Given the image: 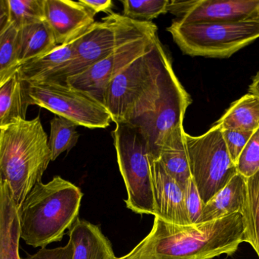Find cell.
Here are the masks:
<instances>
[{"label":"cell","mask_w":259,"mask_h":259,"mask_svg":"<svg viewBox=\"0 0 259 259\" xmlns=\"http://www.w3.org/2000/svg\"><path fill=\"white\" fill-rule=\"evenodd\" d=\"M243 243L241 213L187 226L155 217L150 233L129 253L117 259H214L232 256Z\"/></svg>","instance_id":"cell-1"},{"label":"cell","mask_w":259,"mask_h":259,"mask_svg":"<svg viewBox=\"0 0 259 259\" xmlns=\"http://www.w3.org/2000/svg\"><path fill=\"white\" fill-rule=\"evenodd\" d=\"M83 193L59 176L38 182L19 208L21 239L33 247L60 242L78 218Z\"/></svg>","instance_id":"cell-2"},{"label":"cell","mask_w":259,"mask_h":259,"mask_svg":"<svg viewBox=\"0 0 259 259\" xmlns=\"http://www.w3.org/2000/svg\"><path fill=\"white\" fill-rule=\"evenodd\" d=\"M48 142L39 117L0 130V179L9 184L19 208L52 161Z\"/></svg>","instance_id":"cell-3"},{"label":"cell","mask_w":259,"mask_h":259,"mask_svg":"<svg viewBox=\"0 0 259 259\" xmlns=\"http://www.w3.org/2000/svg\"><path fill=\"white\" fill-rule=\"evenodd\" d=\"M170 59L159 39L129 64L109 84L103 105L117 123H128L155 106L161 95L166 64Z\"/></svg>","instance_id":"cell-4"},{"label":"cell","mask_w":259,"mask_h":259,"mask_svg":"<svg viewBox=\"0 0 259 259\" xmlns=\"http://www.w3.org/2000/svg\"><path fill=\"white\" fill-rule=\"evenodd\" d=\"M158 34L153 22H140L120 14L108 15L74 41L71 63L53 82L65 83L67 79L88 69L128 43Z\"/></svg>","instance_id":"cell-5"},{"label":"cell","mask_w":259,"mask_h":259,"mask_svg":"<svg viewBox=\"0 0 259 259\" xmlns=\"http://www.w3.org/2000/svg\"><path fill=\"white\" fill-rule=\"evenodd\" d=\"M167 32L184 54L228 58L259 38V18L225 23L174 21Z\"/></svg>","instance_id":"cell-6"},{"label":"cell","mask_w":259,"mask_h":259,"mask_svg":"<svg viewBox=\"0 0 259 259\" xmlns=\"http://www.w3.org/2000/svg\"><path fill=\"white\" fill-rule=\"evenodd\" d=\"M112 134L118 167L127 189V199L124 202L127 208L137 214L155 217L152 158L147 142L127 123H117Z\"/></svg>","instance_id":"cell-7"},{"label":"cell","mask_w":259,"mask_h":259,"mask_svg":"<svg viewBox=\"0 0 259 259\" xmlns=\"http://www.w3.org/2000/svg\"><path fill=\"white\" fill-rule=\"evenodd\" d=\"M185 139L190 173L205 205L238 173L237 166L217 125L199 136L186 132Z\"/></svg>","instance_id":"cell-8"},{"label":"cell","mask_w":259,"mask_h":259,"mask_svg":"<svg viewBox=\"0 0 259 259\" xmlns=\"http://www.w3.org/2000/svg\"><path fill=\"white\" fill-rule=\"evenodd\" d=\"M29 105H36L88 129H106L112 116L100 102L66 83L26 81Z\"/></svg>","instance_id":"cell-9"},{"label":"cell","mask_w":259,"mask_h":259,"mask_svg":"<svg viewBox=\"0 0 259 259\" xmlns=\"http://www.w3.org/2000/svg\"><path fill=\"white\" fill-rule=\"evenodd\" d=\"M191 103V96L175 75L170 59L164 69L161 95L154 107L127 123L145 138L152 159H156L160 147L170 132L183 125Z\"/></svg>","instance_id":"cell-10"},{"label":"cell","mask_w":259,"mask_h":259,"mask_svg":"<svg viewBox=\"0 0 259 259\" xmlns=\"http://www.w3.org/2000/svg\"><path fill=\"white\" fill-rule=\"evenodd\" d=\"M158 39V34H155L128 43L83 72L68 78L65 83L89 94L103 105L105 93L110 82L129 64L149 51Z\"/></svg>","instance_id":"cell-11"},{"label":"cell","mask_w":259,"mask_h":259,"mask_svg":"<svg viewBox=\"0 0 259 259\" xmlns=\"http://www.w3.org/2000/svg\"><path fill=\"white\" fill-rule=\"evenodd\" d=\"M95 15L79 1L44 0V19L58 46L80 38L95 23Z\"/></svg>","instance_id":"cell-12"},{"label":"cell","mask_w":259,"mask_h":259,"mask_svg":"<svg viewBox=\"0 0 259 259\" xmlns=\"http://www.w3.org/2000/svg\"><path fill=\"white\" fill-rule=\"evenodd\" d=\"M155 217L177 225H190L184 202V187L158 161L152 159Z\"/></svg>","instance_id":"cell-13"},{"label":"cell","mask_w":259,"mask_h":259,"mask_svg":"<svg viewBox=\"0 0 259 259\" xmlns=\"http://www.w3.org/2000/svg\"><path fill=\"white\" fill-rule=\"evenodd\" d=\"M259 18V0H197L179 20L185 24L225 23Z\"/></svg>","instance_id":"cell-14"},{"label":"cell","mask_w":259,"mask_h":259,"mask_svg":"<svg viewBox=\"0 0 259 259\" xmlns=\"http://www.w3.org/2000/svg\"><path fill=\"white\" fill-rule=\"evenodd\" d=\"M19 208L7 181L0 179V259H21Z\"/></svg>","instance_id":"cell-15"},{"label":"cell","mask_w":259,"mask_h":259,"mask_svg":"<svg viewBox=\"0 0 259 259\" xmlns=\"http://www.w3.org/2000/svg\"><path fill=\"white\" fill-rule=\"evenodd\" d=\"M72 259H117L112 244L97 225L77 218L70 229Z\"/></svg>","instance_id":"cell-16"},{"label":"cell","mask_w":259,"mask_h":259,"mask_svg":"<svg viewBox=\"0 0 259 259\" xmlns=\"http://www.w3.org/2000/svg\"><path fill=\"white\" fill-rule=\"evenodd\" d=\"M19 67L0 79V130L9 127L18 120H26L30 105Z\"/></svg>","instance_id":"cell-17"},{"label":"cell","mask_w":259,"mask_h":259,"mask_svg":"<svg viewBox=\"0 0 259 259\" xmlns=\"http://www.w3.org/2000/svg\"><path fill=\"white\" fill-rule=\"evenodd\" d=\"M184 125L175 128L160 147L155 161L183 187L191 177Z\"/></svg>","instance_id":"cell-18"},{"label":"cell","mask_w":259,"mask_h":259,"mask_svg":"<svg viewBox=\"0 0 259 259\" xmlns=\"http://www.w3.org/2000/svg\"><path fill=\"white\" fill-rule=\"evenodd\" d=\"M245 187L246 178L237 173L222 190L204 205L199 223L241 213L244 202Z\"/></svg>","instance_id":"cell-19"},{"label":"cell","mask_w":259,"mask_h":259,"mask_svg":"<svg viewBox=\"0 0 259 259\" xmlns=\"http://www.w3.org/2000/svg\"><path fill=\"white\" fill-rule=\"evenodd\" d=\"M56 47L53 32L45 21L23 27L18 30V64L39 59Z\"/></svg>","instance_id":"cell-20"},{"label":"cell","mask_w":259,"mask_h":259,"mask_svg":"<svg viewBox=\"0 0 259 259\" xmlns=\"http://www.w3.org/2000/svg\"><path fill=\"white\" fill-rule=\"evenodd\" d=\"M214 124L222 130L255 132L259 129V97L252 94L240 97Z\"/></svg>","instance_id":"cell-21"},{"label":"cell","mask_w":259,"mask_h":259,"mask_svg":"<svg viewBox=\"0 0 259 259\" xmlns=\"http://www.w3.org/2000/svg\"><path fill=\"white\" fill-rule=\"evenodd\" d=\"M77 125L63 117L56 116L50 121V136L49 147L51 152L52 161H56L63 152L71 151L78 141Z\"/></svg>","instance_id":"cell-22"},{"label":"cell","mask_w":259,"mask_h":259,"mask_svg":"<svg viewBox=\"0 0 259 259\" xmlns=\"http://www.w3.org/2000/svg\"><path fill=\"white\" fill-rule=\"evenodd\" d=\"M241 214L245 229V243L252 246L259 258V193L246 179Z\"/></svg>","instance_id":"cell-23"},{"label":"cell","mask_w":259,"mask_h":259,"mask_svg":"<svg viewBox=\"0 0 259 259\" xmlns=\"http://www.w3.org/2000/svg\"><path fill=\"white\" fill-rule=\"evenodd\" d=\"M9 22L15 28L45 21L44 0H6Z\"/></svg>","instance_id":"cell-24"},{"label":"cell","mask_w":259,"mask_h":259,"mask_svg":"<svg viewBox=\"0 0 259 259\" xmlns=\"http://www.w3.org/2000/svg\"><path fill=\"white\" fill-rule=\"evenodd\" d=\"M121 3L124 16L140 22H152L159 15L167 13L169 0H124Z\"/></svg>","instance_id":"cell-25"},{"label":"cell","mask_w":259,"mask_h":259,"mask_svg":"<svg viewBox=\"0 0 259 259\" xmlns=\"http://www.w3.org/2000/svg\"><path fill=\"white\" fill-rule=\"evenodd\" d=\"M18 59V30L10 24L0 38V79L21 66Z\"/></svg>","instance_id":"cell-26"},{"label":"cell","mask_w":259,"mask_h":259,"mask_svg":"<svg viewBox=\"0 0 259 259\" xmlns=\"http://www.w3.org/2000/svg\"><path fill=\"white\" fill-rule=\"evenodd\" d=\"M238 173L245 178L252 176L259 169V129L254 132L237 164Z\"/></svg>","instance_id":"cell-27"},{"label":"cell","mask_w":259,"mask_h":259,"mask_svg":"<svg viewBox=\"0 0 259 259\" xmlns=\"http://www.w3.org/2000/svg\"><path fill=\"white\" fill-rule=\"evenodd\" d=\"M184 202L190 224H199L202 217L204 203L192 176L184 187Z\"/></svg>","instance_id":"cell-28"},{"label":"cell","mask_w":259,"mask_h":259,"mask_svg":"<svg viewBox=\"0 0 259 259\" xmlns=\"http://www.w3.org/2000/svg\"><path fill=\"white\" fill-rule=\"evenodd\" d=\"M254 132L222 130V135L226 144L227 149L233 162L237 166L240 155L247 145Z\"/></svg>","instance_id":"cell-29"},{"label":"cell","mask_w":259,"mask_h":259,"mask_svg":"<svg viewBox=\"0 0 259 259\" xmlns=\"http://www.w3.org/2000/svg\"><path fill=\"white\" fill-rule=\"evenodd\" d=\"M73 246L68 240L66 246L55 249L41 248L36 253L30 255L26 259H72Z\"/></svg>","instance_id":"cell-30"},{"label":"cell","mask_w":259,"mask_h":259,"mask_svg":"<svg viewBox=\"0 0 259 259\" xmlns=\"http://www.w3.org/2000/svg\"><path fill=\"white\" fill-rule=\"evenodd\" d=\"M197 0H189V1H180V0H169L167 4V11L172 15L178 17L181 19L185 16L189 11L195 6Z\"/></svg>","instance_id":"cell-31"},{"label":"cell","mask_w":259,"mask_h":259,"mask_svg":"<svg viewBox=\"0 0 259 259\" xmlns=\"http://www.w3.org/2000/svg\"><path fill=\"white\" fill-rule=\"evenodd\" d=\"M79 2L95 15L99 12H105L109 15L113 13L112 9L115 5L112 0H79Z\"/></svg>","instance_id":"cell-32"},{"label":"cell","mask_w":259,"mask_h":259,"mask_svg":"<svg viewBox=\"0 0 259 259\" xmlns=\"http://www.w3.org/2000/svg\"><path fill=\"white\" fill-rule=\"evenodd\" d=\"M10 25L6 0H0V38Z\"/></svg>","instance_id":"cell-33"},{"label":"cell","mask_w":259,"mask_h":259,"mask_svg":"<svg viewBox=\"0 0 259 259\" xmlns=\"http://www.w3.org/2000/svg\"><path fill=\"white\" fill-rule=\"evenodd\" d=\"M249 92L259 97V71L252 78V83L249 87Z\"/></svg>","instance_id":"cell-34"},{"label":"cell","mask_w":259,"mask_h":259,"mask_svg":"<svg viewBox=\"0 0 259 259\" xmlns=\"http://www.w3.org/2000/svg\"><path fill=\"white\" fill-rule=\"evenodd\" d=\"M246 179L247 182L250 183L259 193V169L252 176L246 178Z\"/></svg>","instance_id":"cell-35"}]
</instances>
